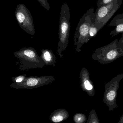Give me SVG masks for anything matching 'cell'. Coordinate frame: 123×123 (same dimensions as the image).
<instances>
[{
  "label": "cell",
  "mask_w": 123,
  "mask_h": 123,
  "mask_svg": "<svg viewBox=\"0 0 123 123\" xmlns=\"http://www.w3.org/2000/svg\"><path fill=\"white\" fill-rule=\"evenodd\" d=\"M99 31V30L95 26L94 23H93L90 28L89 37L90 39L95 37Z\"/></svg>",
  "instance_id": "9a60e30c"
},
{
  "label": "cell",
  "mask_w": 123,
  "mask_h": 123,
  "mask_svg": "<svg viewBox=\"0 0 123 123\" xmlns=\"http://www.w3.org/2000/svg\"><path fill=\"white\" fill-rule=\"evenodd\" d=\"M80 86L82 89L89 95L93 97L95 94L94 86L90 79V73L85 67L82 68L79 74Z\"/></svg>",
  "instance_id": "9c48e42d"
},
{
  "label": "cell",
  "mask_w": 123,
  "mask_h": 123,
  "mask_svg": "<svg viewBox=\"0 0 123 123\" xmlns=\"http://www.w3.org/2000/svg\"><path fill=\"white\" fill-rule=\"evenodd\" d=\"M73 120L75 123H85L87 121L86 116L81 113H76L74 115Z\"/></svg>",
  "instance_id": "5bb4252c"
},
{
  "label": "cell",
  "mask_w": 123,
  "mask_h": 123,
  "mask_svg": "<svg viewBox=\"0 0 123 123\" xmlns=\"http://www.w3.org/2000/svg\"><path fill=\"white\" fill-rule=\"evenodd\" d=\"M123 79V73L118 74L106 83L105 86L103 101L109 108L110 111L117 107L116 99L117 91L120 88V83Z\"/></svg>",
  "instance_id": "8992f818"
},
{
  "label": "cell",
  "mask_w": 123,
  "mask_h": 123,
  "mask_svg": "<svg viewBox=\"0 0 123 123\" xmlns=\"http://www.w3.org/2000/svg\"><path fill=\"white\" fill-rule=\"evenodd\" d=\"M122 36L120 40H118V44L119 45L123 48V33H122Z\"/></svg>",
  "instance_id": "d6986e66"
},
{
  "label": "cell",
  "mask_w": 123,
  "mask_h": 123,
  "mask_svg": "<svg viewBox=\"0 0 123 123\" xmlns=\"http://www.w3.org/2000/svg\"><path fill=\"white\" fill-rule=\"evenodd\" d=\"M15 16L20 28L29 34L34 35L35 30L32 16L24 4L17 5Z\"/></svg>",
  "instance_id": "52a82bcc"
},
{
  "label": "cell",
  "mask_w": 123,
  "mask_h": 123,
  "mask_svg": "<svg viewBox=\"0 0 123 123\" xmlns=\"http://www.w3.org/2000/svg\"><path fill=\"white\" fill-rule=\"evenodd\" d=\"M13 54L14 57L18 59L19 69L20 71L42 68L46 66L35 49L32 47L23 48Z\"/></svg>",
  "instance_id": "7a4b0ae2"
},
{
  "label": "cell",
  "mask_w": 123,
  "mask_h": 123,
  "mask_svg": "<svg viewBox=\"0 0 123 123\" xmlns=\"http://www.w3.org/2000/svg\"><path fill=\"white\" fill-rule=\"evenodd\" d=\"M41 5L48 11L50 10V6L47 0H37Z\"/></svg>",
  "instance_id": "e0dca14e"
},
{
  "label": "cell",
  "mask_w": 123,
  "mask_h": 123,
  "mask_svg": "<svg viewBox=\"0 0 123 123\" xmlns=\"http://www.w3.org/2000/svg\"><path fill=\"white\" fill-rule=\"evenodd\" d=\"M94 8L89 9L79 20L74 36V45L77 52H80L82 46L90 41V28L94 22Z\"/></svg>",
  "instance_id": "6da1fadb"
},
{
  "label": "cell",
  "mask_w": 123,
  "mask_h": 123,
  "mask_svg": "<svg viewBox=\"0 0 123 123\" xmlns=\"http://www.w3.org/2000/svg\"><path fill=\"white\" fill-rule=\"evenodd\" d=\"M40 57L45 62L46 66H55L56 63V57L51 50L42 49Z\"/></svg>",
  "instance_id": "8fae6325"
},
{
  "label": "cell",
  "mask_w": 123,
  "mask_h": 123,
  "mask_svg": "<svg viewBox=\"0 0 123 123\" xmlns=\"http://www.w3.org/2000/svg\"><path fill=\"white\" fill-rule=\"evenodd\" d=\"M26 77V74H23L22 75L12 77L11 78V79L13 82L19 83V82H22V81H24Z\"/></svg>",
  "instance_id": "2e32d148"
},
{
  "label": "cell",
  "mask_w": 123,
  "mask_h": 123,
  "mask_svg": "<svg viewBox=\"0 0 123 123\" xmlns=\"http://www.w3.org/2000/svg\"><path fill=\"white\" fill-rule=\"evenodd\" d=\"M87 123H100L96 111L94 109L92 110L90 113Z\"/></svg>",
  "instance_id": "4fadbf2b"
},
{
  "label": "cell",
  "mask_w": 123,
  "mask_h": 123,
  "mask_svg": "<svg viewBox=\"0 0 123 123\" xmlns=\"http://www.w3.org/2000/svg\"><path fill=\"white\" fill-rule=\"evenodd\" d=\"M69 117V114L66 110L59 109L55 110L51 113L50 116V119L53 123H58L66 120Z\"/></svg>",
  "instance_id": "7c38bea8"
},
{
  "label": "cell",
  "mask_w": 123,
  "mask_h": 123,
  "mask_svg": "<svg viewBox=\"0 0 123 123\" xmlns=\"http://www.w3.org/2000/svg\"><path fill=\"white\" fill-rule=\"evenodd\" d=\"M70 9L68 4L64 3L61 8L59 20L58 40L57 54L61 59L64 57L63 52L66 50L69 43L71 25Z\"/></svg>",
  "instance_id": "3957f363"
},
{
  "label": "cell",
  "mask_w": 123,
  "mask_h": 123,
  "mask_svg": "<svg viewBox=\"0 0 123 123\" xmlns=\"http://www.w3.org/2000/svg\"><path fill=\"white\" fill-rule=\"evenodd\" d=\"M109 26H115L114 30L110 32V35L114 37L123 33V13L116 15L108 24Z\"/></svg>",
  "instance_id": "30bf717a"
},
{
  "label": "cell",
  "mask_w": 123,
  "mask_h": 123,
  "mask_svg": "<svg viewBox=\"0 0 123 123\" xmlns=\"http://www.w3.org/2000/svg\"><path fill=\"white\" fill-rule=\"evenodd\" d=\"M118 40L116 39L110 44L95 50L92 58L101 64L110 63L119 58L123 57V48L118 44Z\"/></svg>",
  "instance_id": "277c9868"
},
{
  "label": "cell",
  "mask_w": 123,
  "mask_h": 123,
  "mask_svg": "<svg viewBox=\"0 0 123 123\" xmlns=\"http://www.w3.org/2000/svg\"><path fill=\"white\" fill-rule=\"evenodd\" d=\"M123 0H114L107 4L97 8L95 12L94 24L100 30L120 8Z\"/></svg>",
  "instance_id": "5b68a950"
},
{
  "label": "cell",
  "mask_w": 123,
  "mask_h": 123,
  "mask_svg": "<svg viewBox=\"0 0 123 123\" xmlns=\"http://www.w3.org/2000/svg\"><path fill=\"white\" fill-rule=\"evenodd\" d=\"M118 123H123V114L120 118V120Z\"/></svg>",
  "instance_id": "ffe728a7"
},
{
  "label": "cell",
  "mask_w": 123,
  "mask_h": 123,
  "mask_svg": "<svg viewBox=\"0 0 123 123\" xmlns=\"http://www.w3.org/2000/svg\"><path fill=\"white\" fill-rule=\"evenodd\" d=\"M113 0H98L97 3V8H99L103 5L107 4Z\"/></svg>",
  "instance_id": "ac0fdd59"
},
{
  "label": "cell",
  "mask_w": 123,
  "mask_h": 123,
  "mask_svg": "<svg viewBox=\"0 0 123 123\" xmlns=\"http://www.w3.org/2000/svg\"><path fill=\"white\" fill-rule=\"evenodd\" d=\"M55 80V77L52 76H31L27 77L22 82H13L10 86L11 88L16 89H30L48 85Z\"/></svg>",
  "instance_id": "ba28073f"
}]
</instances>
